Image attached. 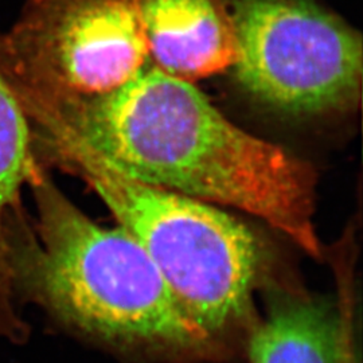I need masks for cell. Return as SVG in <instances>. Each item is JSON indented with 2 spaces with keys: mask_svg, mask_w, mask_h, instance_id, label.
I'll use <instances>...</instances> for the list:
<instances>
[{
  "mask_svg": "<svg viewBox=\"0 0 363 363\" xmlns=\"http://www.w3.org/2000/svg\"><path fill=\"white\" fill-rule=\"evenodd\" d=\"M25 111L37 154H91L136 181L249 213L323 257L311 167L237 127L194 82L150 64L108 94Z\"/></svg>",
  "mask_w": 363,
  "mask_h": 363,
  "instance_id": "cell-1",
  "label": "cell"
},
{
  "mask_svg": "<svg viewBox=\"0 0 363 363\" xmlns=\"http://www.w3.org/2000/svg\"><path fill=\"white\" fill-rule=\"evenodd\" d=\"M30 186L37 220L28 225L18 208L6 229L13 294L115 347L179 359L213 355L214 337L128 232L91 220L42 169Z\"/></svg>",
  "mask_w": 363,
  "mask_h": 363,
  "instance_id": "cell-2",
  "label": "cell"
},
{
  "mask_svg": "<svg viewBox=\"0 0 363 363\" xmlns=\"http://www.w3.org/2000/svg\"><path fill=\"white\" fill-rule=\"evenodd\" d=\"M46 157L91 186L210 337L245 315L265 264L264 247L245 223L205 201L136 181L82 151Z\"/></svg>",
  "mask_w": 363,
  "mask_h": 363,
  "instance_id": "cell-3",
  "label": "cell"
},
{
  "mask_svg": "<svg viewBox=\"0 0 363 363\" xmlns=\"http://www.w3.org/2000/svg\"><path fill=\"white\" fill-rule=\"evenodd\" d=\"M237 39L233 69L259 104L288 116L357 108L362 37L315 0H226Z\"/></svg>",
  "mask_w": 363,
  "mask_h": 363,
  "instance_id": "cell-4",
  "label": "cell"
},
{
  "mask_svg": "<svg viewBox=\"0 0 363 363\" xmlns=\"http://www.w3.org/2000/svg\"><path fill=\"white\" fill-rule=\"evenodd\" d=\"M150 64L136 0H26L0 31V70L23 108L108 94Z\"/></svg>",
  "mask_w": 363,
  "mask_h": 363,
  "instance_id": "cell-5",
  "label": "cell"
},
{
  "mask_svg": "<svg viewBox=\"0 0 363 363\" xmlns=\"http://www.w3.org/2000/svg\"><path fill=\"white\" fill-rule=\"evenodd\" d=\"M151 64L189 82L232 69L237 39L226 0H136Z\"/></svg>",
  "mask_w": 363,
  "mask_h": 363,
  "instance_id": "cell-6",
  "label": "cell"
},
{
  "mask_svg": "<svg viewBox=\"0 0 363 363\" xmlns=\"http://www.w3.org/2000/svg\"><path fill=\"white\" fill-rule=\"evenodd\" d=\"M337 304L288 295L273 300L249 337L250 363H345L355 334L354 292L340 286Z\"/></svg>",
  "mask_w": 363,
  "mask_h": 363,
  "instance_id": "cell-7",
  "label": "cell"
}]
</instances>
